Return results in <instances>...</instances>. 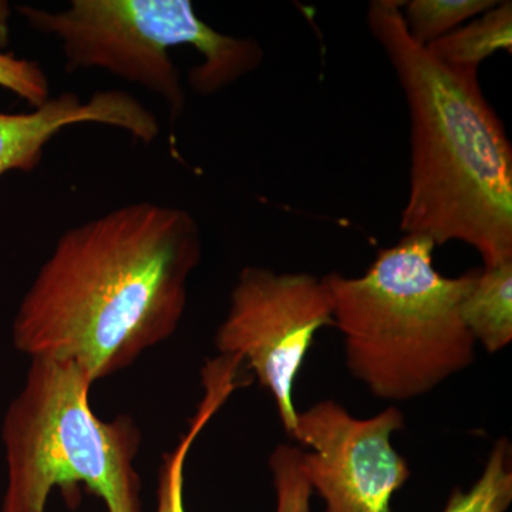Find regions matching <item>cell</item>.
<instances>
[{"instance_id":"8","label":"cell","mask_w":512,"mask_h":512,"mask_svg":"<svg viewBox=\"0 0 512 512\" xmlns=\"http://www.w3.org/2000/svg\"><path fill=\"white\" fill-rule=\"evenodd\" d=\"M84 123L120 128L144 144L160 134L156 114L133 94L101 90L83 101L79 94L62 93L29 113H0V177L35 170L45 147L63 128Z\"/></svg>"},{"instance_id":"6","label":"cell","mask_w":512,"mask_h":512,"mask_svg":"<svg viewBox=\"0 0 512 512\" xmlns=\"http://www.w3.org/2000/svg\"><path fill=\"white\" fill-rule=\"evenodd\" d=\"M328 326L335 328V319L325 278L247 266L239 272L227 316L215 335L220 355L241 357L272 394L291 437L298 417L293 384L316 333Z\"/></svg>"},{"instance_id":"11","label":"cell","mask_w":512,"mask_h":512,"mask_svg":"<svg viewBox=\"0 0 512 512\" xmlns=\"http://www.w3.org/2000/svg\"><path fill=\"white\" fill-rule=\"evenodd\" d=\"M434 59L454 69L474 70L495 53H511L512 3H497L493 9L460 26L426 47Z\"/></svg>"},{"instance_id":"1","label":"cell","mask_w":512,"mask_h":512,"mask_svg":"<svg viewBox=\"0 0 512 512\" xmlns=\"http://www.w3.org/2000/svg\"><path fill=\"white\" fill-rule=\"evenodd\" d=\"M201 256L190 212L150 201L67 229L20 303L13 343L93 383L120 372L177 330Z\"/></svg>"},{"instance_id":"10","label":"cell","mask_w":512,"mask_h":512,"mask_svg":"<svg viewBox=\"0 0 512 512\" xmlns=\"http://www.w3.org/2000/svg\"><path fill=\"white\" fill-rule=\"evenodd\" d=\"M464 323L476 343L497 353L512 340V261L477 269L461 308Z\"/></svg>"},{"instance_id":"2","label":"cell","mask_w":512,"mask_h":512,"mask_svg":"<svg viewBox=\"0 0 512 512\" xmlns=\"http://www.w3.org/2000/svg\"><path fill=\"white\" fill-rule=\"evenodd\" d=\"M404 2L370 3L367 23L409 104L410 190L400 228L476 249L483 268L512 261V147L477 72L454 69L414 42Z\"/></svg>"},{"instance_id":"4","label":"cell","mask_w":512,"mask_h":512,"mask_svg":"<svg viewBox=\"0 0 512 512\" xmlns=\"http://www.w3.org/2000/svg\"><path fill=\"white\" fill-rule=\"evenodd\" d=\"M93 380L76 363L35 357L3 421L8 490L2 512H45L55 488L83 484L109 512H143L133 419L100 420Z\"/></svg>"},{"instance_id":"15","label":"cell","mask_w":512,"mask_h":512,"mask_svg":"<svg viewBox=\"0 0 512 512\" xmlns=\"http://www.w3.org/2000/svg\"><path fill=\"white\" fill-rule=\"evenodd\" d=\"M0 86L28 101L33 109L50 99L49 79L39 63L0 52Z\"/></svg>"},{"instance_id":"16","label":"cell","mask_w":512,"mask_h":512,"mask_svg":"<svg viewBox=\"0 0 512 512\" xmlns=\"http://www.w3.org/2000/svg\"><path fill=\"white\" fill-rule=\"evenodd\" d=\"M10 8L8 3L0 2V49L8 45Z\"/></svg>"},{"instance_id":"9","label":"cell","mask_w":512,"mask_h":512,"mask_svg":"<svg viewBox=\"0 0 512 512\" xmlns=\"http://www.w3.org/2000/svg\"><path fill=\"white\" fill-rule=\"evenodd\" d=\"M241 366L242 362L238 356L220 355L217 359L207 362L202 369L204 397L198 404L190 429L181 437L177 447L164 456L158 483L157 512H185L184 468L188 453L208 421L224 406L228 397L242 386L239 380Z\"/></svg>"},{"instance_id":"14","label":"cell","mask_w":512,"mask_h":512,"mask_svg":"<svg viewBox=\"0 0 512 512\" xmlns=\"http://www.w3.org/2000/svg\"><path fill=\"white\" fill-rule=\"evenodd\" d=\"M274 474L276 512H309L312 488L302 467V450L281 444L269 458Z\"/></svg>"},{"instance_id":"13","label":"cell","mask_w":512,"mask_h":512,"mask_svg":"<svg viewBox=\"0 0 512 512\" xmlns=\"http://www.w3.org/2000/svg\"><path fill=\"white\" fill-rule=\"evenodd\" d=\"M511 501V446L503 439L495 444L477 483L468 491L454 490L443 512H505Z\"/></svg>"},{"instance_id":"7","label":"cell","mask_w":512,"mask_h":512,"mask_svg":"<svg viewBox=\"0 0 512 512\" xmlns=\"http://www.w3.org/2000/svg\"><path fill=\"white\" fill-rule=\"evenodd\" d=\"M403 427L397 407L357 419L342 404L323 400L298 413L292 439L311 450L302 451V467L325 512H392L393 495L410 477L392 446Z\"/></svg>"},{"instance_id":"5","label":"cell","mask_w":512,"mask_h":512,"mask_svg":"<svg viewBox=\"0 0 512 512\" xmlns=\"http://www.w3.org/2000/svg\"><path fill=\"white\" fill-rule=\"evenodd\" d=\"M30 28L59 40L67 72L101 69L164 100L171 123L185 109L175 47L190 46L201 63L188 72L195 93L211 96L258 69L264 50L224 35L198 18L188 0H72L60 12L20 6Z\"/></svg>"},{"instance_id":"3","label":"cell","mask_w":512,"mask_h":512,"mask_svg":"<svg viewBox=\"0 0 512 512\" xmlns=\"http://www.w3.org/2000/svg\"><path fill=\"white\" fill-rule=\"evenodd\" d=\"M434 248L433 239L404 235L365 275L325 276L346 365L379 399L424 396L476 360L461 308L477 269L447 278L434 269Z\"/></svg>"},{"instance_id":"12","label":"cell","mask_w":512,"mask_h":512,"mask_svg":"<svg viewBox=\"0 0 512 512\" xmlns=\"http://www.w3.org/2000/svg\"><path fill=\"white\" fill-rule=\"evenodd\" d=\"M498 2L494 0H413L402 6L407 32L414 42L427 47L476 19Z\"/></svg>"}]
</instances>
